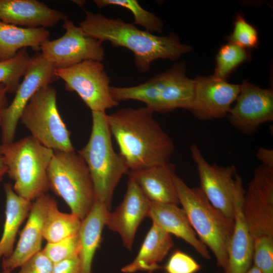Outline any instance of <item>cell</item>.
I'll return each mask as SVG.
<instances>
[{"label":"cell","mask_w":273,"mask_h":273,"mask_svg":"<svg viewBox=\"0 0 273 273\" xmlns=\"http://www.w3.org/2000/svg\"><path fill=\"white\" fill-rule=\"evenodd\" d=\"M245 192L240 175L234 202V226L228 247L227 264L220 273H245L252 265L253 239L242 209Z\"/></svg>","instance_id":"18"},{"label":"cell","mask_w":273,"mask_h":273,"mask_svg":"<svg viewBox=\"0 0 273 273\" xmlns=\"http://www.w3.org/2000/svg\"><path fill=\"white\" fill-rule=\"evenodd\" d=\"M21 122L31 136L55 152L74 151L70 133L57 106V92L50 85L38 89L20 115Z\"/></svg>","instance_id":"8"},{"label":"cell","mask_w":273,"mask_h":273,"mask_svg":"<svg viewBox=\"0 0 273 273\" xmlns=\"http://www.w3.org/2000/svg\"><path fill=\"white\" fill-rule=\"evenodd\" d=\"M51 273H81L79 256L53 264Z\"/></svg>","instance_id":"35"},{"label":"cell","mask_w":273,"mask_h":273,"mask_svg":"<svg viewBox=\"0 0 273 273\" xmlns=\"http://www.w3.org/2000/svg\"><path fill=\"white\" fill-rule=\"evenodd\" d=\"M245 273H262L254 265L249 268V269Z\"/></svg>","instance_id":"39"},{"label":"cell","mask_w":273,"mask_h":273,"mask_svg":"<svg viewBox=\"0 0 273 273\" xmlns=\"http://www.w3.org/2000/svg\"><path fill=\"white\" fill-rule=\"evenodd\" d=\"M49 36L45 28L22 27L0 21V61L13 58L20 50L27 47L40 50Z\"/></svg>","instance_id":"25"},{"label":"cell","mask_w":273,"mask_h":273,"mask_svg":"<svg viewBox=\"0 0 273 273\" xmlns=\"http://www.w3.org/2000/svg\"><path fill=\"white\" fill-rule=\"evenodd\" d=\"M173 245L171 235L152 223L137 256L131 263L123 266L121 271L152 272L157 270L161 268L158 263L164 258Z\"/></svg>","instance_id":"22"},{"label":"cell","mask_w":273,"mask_h":273,"mask_svg":"<svg viewBox=\"0 0 273 273\" xmlns=\"http://www.w3.org/2000/svg\"><path fill=\"white\" fill-rule=\"evenodd\" d=\"M6 194L5 220L0 239V258L9 257L14 251V245L19 229L28 217L32 203L18 195L11 184L4 185Z\"/></svg>","instance_id":"24"},{"label":"cell","mask_w":273,"mask_h":273,"mask_svg":"<svg viewBox=\"0 0 273 273\" xmlns=\"http://www.w3.org/2000/svg\"><path fill=\"white\" fill-rule=\"evenodd\" d=\"M92 115L89 139L77 153L88 167L95 200L110 208L115 188L129 169L123 157L113 149L106 112H92Z\"/></svg>","instance_id":"3"},{"label":"cell","mask_w":273,"mask_h":273,"mask_svg":"<svg viewBox=\"0 0 273 273\" xmlns=\"http://www.w3.org/2000/svg\"><path fill=\"white\" fill-rule=\"evenodd\" d=\"M175 170V165L168 162L142 169L129 170L128 174L150 201L178 205L179 201L174 183Z\"/></svg>","instance_id":"21"},{"label":"cell","mask_w":273,"mask_h":273,"mask_svg":"<svg viewBox=\"0 0 273 273\" xmlns=\"http://www.w3.org/2000/svg\"><path fill=\"white\" fill-rule=\"evenodd\" d=\"M85 17L79 23L88 36L102 42L109 41L114 47L125 48L133 54L135 67L141 72L149 71L151 64L158 59L174 60L191 51L181 43L177 35L171 33L158 36L137 28L132 23L120 18H109L100 13L84 9Z\"/></svg>","instance_id":"2"},{"label":"cell","mask_w":273,"mask_h":273,"mask_svg":"<svg viewBox=\"0 0 273 273\" xmlns=\"http://www.w3.org/2000/svg\"><path fill=\"white\" fill-rule=\"evenodd\" d=\"M52 197L45 194L34 200L15 248L3 259V270L12 271L42 250L43 225Z\"/></svg>","instance_id":"17"},{"label":"cell","mask_w":273,"mask_h":273,"mask_svg":"<svg viewBox=\"0 0 273 273\" xmlns=\"http://www.w3.org/2000/svg\"><path fill=\"white\" fill-rule=\"evenodd\" d=\"M194 90V79L187 76L184 62L174 64L167 70L137 85L110 87L116 101H138L153 112L159 113L178 108L190 110Z\"/></svg>","instance_id":"5"},{"label":"cell","mask_w":273,"mask_h":273,"mask_svg":"<svg viewBox=\"0 0 273 273\" xmlns=\"http://www.w3.org/2000/svg\"><path fill=\"white\" fill-rule=\"evenodd\" d=\"M3 273H11V271L8 270H3Z\"/></svg>","instance_id":"41"},{"label":"cell","mask_w":273,"mask_h":273,"mask_svg":"<svg viewBox=\"0 0 273 273\" xmlns=\"http://www.w3.org/2000/svg\"><path fill=\"white\" fill-rule=\"evenodd\" d=\"M229 42L246 50L253 49L258 44V33L256 28L247 22L242 15H236L233 30L227 37Z\"/></svg>","instance_id":"31"},{"label":"cell","mask_w":273,"mask_h":273,"mask_svg":"<svg viewBox=\"0 0 273 273\" xmlns=\"http://www.w3.org/2000/svg\"><path fill=\"white\" fill-rule=\"evenodd\" d=\"M148 217L166 232L188 243L202 257L210 259L207 247L198 238L185 210L177 204L150 201Z\"/></svg>","instance_id":"20"},{"label":"cell","mask_w":273,"mask_h":273,"mask_svg":"<svg viewBox=\"0 0 273 273\" xmlns=\"http://www.w3.org/2000/svg\"><path fill=\"white\" fill-rule=\"evenodd\" d=\"M242 209L253 239L273 237V169L261 164L255 169Z\"/></svg>","instance_id":"12"},{"label":"cell","mask_w":273,"mask_h":273,"mask_svg":"<svg viewBox=\"0 0 273 273\" xmlns=\"http://www.w3.org/2000/svg\"><path fill=\"white\" fill-rule=\"evenodd\" d=\"M194 90L190 111L198 119L207 121L228 115L240 92L241 84L229 83L226 79L197 76L194 79Z\"/></svg>","instance_id":"15"},{"label":"cell","mask_w":273,"mask_h":273,"mask_svg":"<svg viewBox=\"0 0 273 273\" xmlns=\"http://www.w3.org/2000/svg\"><path fill=\"white\" fill-rule=\"evenodd\" d=\"M190 152L197 167L200 189L214 207L228 217L234 219L239 176L236 173V166L210 164L195 144L191 146Z\"/></svg>","instance_id":"11"},{"label":"cell","mask_w":273,"mask_h":273,"mask_svg":"<svg viewBox=\"0 0 273 273\" xmlns=\"http://www.w3.org/2000/svg\"><path fill=\"white\" fill-rule=\"evenodd\" d=\"M54 151L31 135L0 145V155L13 179L14 192L30 201L46 194L49 190L47 169Z\"/></svg>","instance_id":"6"},{"label":"cell","mask_w":273,"mask_h":273,"mask_svg":"<svg viewBox=\"0 0 273 273\" xmlns=\"http://www.w3.org/2000/svg\"><path fill=\"white\" fill-rule=\"evenodd\" d=\"M53 263L41 250L24 262L17 273H51Z\"/></svg>","instance_id":"34"},{"label":"cell","mask_w":273,"mask_h":273,"mask_svg":"<svg viewBox=\"0 0 273 273\" xmlns=\"http://www.w3.org/2000/svg\"><path fill=\"white\" fill-rule=\"evenodd\" d=\"M7 166L3 157L0 155V180L2 179L5 174L7 173Z\"/></svg>","instance_id":"38"},{"label":"cell","mask_w":273,"mask_h":273,"mask_svg":"<svg viewBox=\"0 0 273 273\" xmlns=\"http://www.w3.org/2000/svg\"><path fill=\"white\" fill-rule=\"evenodd\" d=\"M174 183L179 203L200 241L208 248L217 265L225 268L228 250L234 220L226 216L209 201L200 187L190 188L176 174Z\"/></svg>","instance_id":"4"},{"label":"cell","mask_w":273,"mask_h":273,"mask_svg":"<svg viewBox=\"0 0 273 273\" xmlns=\"http://www.w3.org/2000/svg\"><path fill=\"white\" fill-rule=\"evenodd\" d=\"M80 249V242L77 234L57 242L47 243L41 250L54 264L79 256Z\"/></svg>","instance_id":"30"},{"label":"cell","mask_w":273,"mask_h":273,"mask_svg":"<svg viewBox=\"0 0 273 273\" xmlns=\"http://www.w3.org/2000/svg\"><path fill=\"white\" fill-rule=\"evenodd\" d=\"M94 2L99 8L111 6L125 8L133 14L134 25H141L151 33L162 32L163 24L161 19L155 14L145 10L136 0H94Z\"/></svg>","instance_id":"27"},{"label":"cell","mask_w":273,"mask_h":273,"mask_svg":"<svg viewBox=\"0 0 273 273\" xmlns=\"http://www.w3.org/2000/svg\"><path fill=\"white\" fill-rule=\"evenodd\" d=\"M81 220L73 213L59 211L54 197L50 201L43 229V237L53 243L78 234Z\"/></svg>","instance_id":"26"},{"label":"cell","mask_w":273,"mask_h":273,"mask_svg":"<svg viewBox=\"0 0 273 273\" xmlns=\"http://www.w3.org/2000/svg\"><path fill=\"white\" fill-rule=\"evenodd\" d=\"M55 69L41 53L31 57L23 81L15 92L12 102L4 112L0 126L2 144L14 141L21 113L34 94L40 87L50 85L58 79L55 74Z\"/></svg>","instance_id":"13"},{"label":"cell","mask_w":273,"mask_h":273,"mask_svg":"<svg viewBox=\"0 0 273 273\" xmlns=\"http://www.w3.org/2000/svg\"><path fill=\"white\" fill-rule=\"evenodd\" d=\"M8 89L5 85L0 83V126L2 124L4 112L8 107V101L7 97Z\"/></svg>","instance_id":"37"},{"label":"cell","mask_w":273,"mask_h":273,"mask_svg":"<svg viewBox=\"0 0 273 273\" xmlns=\"http://www.w3.org/2000/svg\"><path fill=\"white\" fill-rule=\"evenodd\" d=\"M49 189L61 198L71 213L82 220L95 201L88 167L75 151L54 152L47 169Z\"/></svg>","instance_id":"7"},{"label":"cell","mask_w":273,"mask_h":273,"mask_svg":"<svg viewBox=\"0 0 273 273\" xmlns=\"http://www.w3.org/2000/svg\"><path fill=\"white\" fill-rule=\"evenodd\" d=\"M201 268L192 257L179 250L172 254L164 267L166 273H196Z\"/></svg>","instance_id":"33"},{"label":"cell","mask_w":273,"mask_h":273,"mask_svg":"<svg viewBox=\"0 0 273 273\" xmlns=\"http://www.w3.org/2000/svg\"><path fill=\"white\" fill-rule=\"evenodd\" d=\"M256 158L261 162V165L273 169V150L264 147H259L256 154Z\"/></svg>","instance_id":"36"},{"label":"cell","mask_w":273,"mask_h":273,"mask_svg":"<svg viewBox=\"0 0 273 273\" xmlns=\"http://www.w3.org/2000/svg\"><path fill=\"white\" fill-rule=\"evenodd\" d=\"M235 102L227 116L230 124L241 133L252 135L261 125L273 121L272 88H262L244 80Z\"/></svg>","instance_id":"14"},{"label":"cell","mask_w":273,"mask_h":273,"mask_svg":"<svg viewBox=\"0 0 273 273\" xmlns=\"http://www.w3.org/2000/svg\"><path fill=\"white\" fill-rule=\"evenodd\" d=\"M109 212L107 205L95 200L89 213L81 220L78 233L81 245L79 258L81 273H92L94 256L100 246Z\"/></svg>","instance_id":"23"},{"label":"cell","mask_w":273,"mask_h":273,"mask_svg":"<svg viewBox=\"0 0 273 273\" xmlns=\"http://www.w3.org/2000/svg\"><path fill=\"white\" fill-rule=\"evenodd\" d=\"M250 59V55L247 50L228 42L223 45L218 52L213 76L225 79L237 67Z\"/></svg>","instance_id":"29"},{"label":"cell","mask_w":273,"mask_h":273,"mask_svg":"<svg viewBox=\"0 0 273 273\" xmlns=\"http://www.w3.org/2000/svg\"><path fill=\"white\" fill-rule=\"evenodd\" d=\"M65 32L61 37L44 41L42 56L56 68L70 67L86 60L102 62L105 51L102 42L87 35L80 26L68 19L63 21Z\"/></svg>","instance_id":"10"},{"label":"cell","mask_w":273,"mask_h":273,"mask_svg":"<svg viewBox=\"0 0 273 273\" xmlns=\"http://www.w3.org/2000/svg\"><path fill=\"white\" fill-rule=\"evenodd\" d=\"M253 262L262 273H273V237L253 239Z\"/></svg>","instance_id":"32"},{"label":"cell","mask_w":273,"mask_h":273,"mask_svg":"<svg viewBox=\"0 0 273 273\" xmlns=\"http://www.w3.org/2000/svg\"><path fill=\"white\" fill-rule=\"evenodd\" d=\"M150 203L135 180L129 177L121 203L107 216L105 225L120 235L124 247L129 250L140 224L148 217Z\"/></svg>","instance_id":"16"},{"label":"cell","mask_w":273,"mask_h":273,"mask_svg":"<svg viewBox=\"0 0 273 273\" xmlns=\"http://www.w3.org/2000/svg\"><path fill=\"white\" fill-rule=\"evenodd\" d=\"M72 2L82 8H83L85 3V1H72Z\"/></svg>","instance_id":"40"},{"label":"cell","mask_w":273,"mask_h":273,"mask_svg":"<svg viewBox=\"0 0 273 273\" xmlns=\"http://www.w3.org/2000/svg\"><path fill=\"white\" fill-rule=\"evenodd\" d=\"M31 57L26 48L20 50L12 58L0 61V83L5 85L8 93H15L24 76Z\"/></svg>","instance_id":"28"},{"label":"cell","mask_w":273,"mask_h":273,"mask_svg":"<svg viewBox=\"0 0 273 273\" xmlns=\"http://www.w3.org/2000/svg\"><path fill=\"white\" fill-rule=\"evenodd\" d=\"M55 74L65 82V88L75 92L92 112H103L119 102L110 92V77L101 62L86 60L73 66L56 68Z\"/></svg>","instance_id":"9"},{"label":"cell","mask_w":273,"mask_h":273,"mask_svg":"<svg viewBox=\"0 0 273 273\" xmlns=\"http://www.w3.org/2000/svg\"><path fill=\"white\" fill-rule=\"evenodd\" d=\"M145 107L119 109L107 114L111 135L129 170L169 162L174 145L169 135Z\"/></svg>","instance_id":"1"},{"label":"cell","mask_w":273,"mask_h":273,"mask_svg":"<svg viewBox=\"0 0 273 273\" xmlns=\"http://www.w3.org/2000/svg\"><path fill=\"white\" fill-rule=\"evenodd\" d=\"M67 19L63 13L36 0H0V21L7 24L46 28Z\"/></svg>","instance_id":"19"}]
</instances>
